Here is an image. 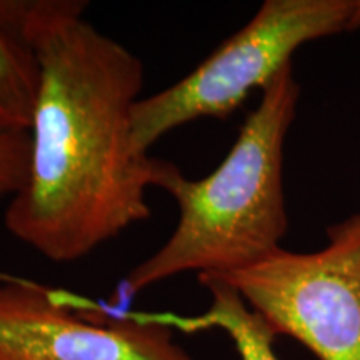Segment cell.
Wrapping results in <instances>:
<instances>
[{"mask_svg":"<svg viewBox=\"0 0 360 360\" xmlns=\"http://www.w3.org/2000/svg\"><path fill=\"white\" fill-rule=\"evenodd\" d=\"M85 11L79 0H0V24L32 49L40 70L29 175L4 220L56 264L77 262L150 217L154 157L132 143L143 62Z\"/></svg>","mask_w":360,"mask_h":360,"instance_id":"cell-1","label":"cell"},{"mask_svg":"<svg viewBox=\"0 0 360 360\" xmlns=\"http://www.w3.org/2000/svg\"><path fill=\"white\" fill-rule=\"evenodd\" d=\"M299 97L289 64L262 90L227 157L204 179H188L172 162L154 159L152 187L175 200L177 225L159 250L127 274L120 297L130 299L180 274L237 272L281 249L289 227L283 146Z\"/></svg>","mask_w":360,"mask_h":360,"instance_id":"cell-2","label":"cell"},{"mask_svg":"<svg viewBox=\"0 0 360 360\" xmlns=\"http://www.w3.org/2000/svg\"><path fill=\"white\" fill-rule=\"evenodd\" d=\"M360 27V0H265L191 74L141 98L132 110L137 154L199 119H227L252 89H265L304 44Z\"/></svg>","mask_w":360,"mask_h":360,"instance_id":"cell-3","label":"cell"},{"mask_svg":"<svg viewBox=\"0 0 360 360\" xmlns=\"http://www.w3.org/2000/svg\"><path fill=\"white\" fill-rule=\"evenodd\" d=\"M317 252L277 249L257 264L212 276L232 287L274 334L319 360H360V214L327 229Z\"/></svg>","mask_w":360,"mask_h":360,"instance_id":"cell-4","label":"cell"},{"mask_svg":"<svg viewBox=\"0 0 360 360\" xmlns=\"http://www.w3.org/2000/svg\"><path fill=\"white\" fill-rule=\"evenodd\" d=\"M0 360H192L165 319L85 321L51 292L0 282Z\"/></svg>","mask_w":360,"mask_h":360,"instance_id":"cell-5","label":"cell"},{"mask_svg":"<svg viewBox=\"0 0 360 360\" xmlns=\"http://www.w3.org/2000/svg\"><path fill=\"white\" fill-rule=\"evenodd\" d=\"M209 292L210 305L197 319L186 321L192 330L219 328L232 340L240 360H281L274 350L277 335L232 287L212 276H197Z\"/></svg>","mask_w":360,"mask_h":360,"instance_id":"cell-6","label":"cell"},{"mask_svg":"<svg viewBox=\"0 0 360 360\" xmlns=\"http://www.w3.org/2000/svg\"><path fill=\"white\" fill-rule=\"evenodd\" d=\"M40 70L32 49L0 24V134L30 132Z\"/></svg>","mask_w":360,"mask_h":360,"instance_id":"cell-7","label":"cell"},{"mask_svg":"<svg viewBox=\"0 0 360 360\" xmlns=\"http://www.w3.org/2000/svg\"><path fill=\"white\" fill-rule=\"evenodd\" d=\"M30 165V132L0 134V200L24 187Z\"/></svg>","mask_w":360,"mask_h":360,"instance_id":"cell-8","label":"cell"}]
</instances>
